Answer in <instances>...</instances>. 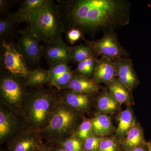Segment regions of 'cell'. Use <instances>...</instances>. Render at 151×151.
Segmentation results:
<instances>
[{
	"label": "cell",
	"mask_w": 151,
	"mask_h": 151,
	"mask_svg": "<svg viewBox=\"0 0 151 151\" xmlns=\"http://www.w3.org/2000/svg\"><path fill=\"white\" fill-rule=\"evenodd\" d=\"M60 14L64 26L93 33L113 29L129 22L130 5L123 0L59 1Z\"/></svg>",
	"instance_id": "cell-1"
},
{
	"label": "cell",
	"mask_w": 151,
	"mask_h": 151,
	"mask_svg": "<svg viewBox=\"0 0 151 151\" xmlns=\"http://www.w3.org/2000/svg\"><path fill=\"white\" fill-rule=\"evenodd\" d=\"M35 88L28 91L20 116L26 129L39 132L48 125L60 100L58 91L42 86Z\"/></svg>",
	"instance_id": "cell-2"
},
{
	"label": "cell",
	"mask_w": 151,
	"mask_h": 151,
	"mask_svg": "<svg viewBox=\"0 0 151 151\" xmlns=\"http://www.w3.org/2000/svg\"><path fill=\"white\" fill-rule=\"evenodd\" d=\"M29 28L40 41L47 44L63 41L62 34L65 27L62 21L58 6L54 1L46 0L35 10L27 22Z\"/></svg>",
	"instance_id": "cell-3"
},
{
	"label": "cell",
	"mask_w": 151,
	"mask_h": 151,
	"mask_svg": "<svg viewBox=\"0 0 151 151\" xmlns=\"http://www.w3.org/2000/svg\"><path fill=\"white\" fill-rule=\"evenodd\" d=\"M80 114L60 101L55 108L48 125L39 133L43 140L50 145L75 136Z\"/></svg>",
	"instance_id": "cell-4"
},
{
	"label": "cell",
	"mask_w": 151,
	"mask_h": 151,
	"mask_svg": "<svg viewBox=\"0 0 151 151\" xmlns=\"http://www.w3.org/2000/svg\"><path fill=\"white\" fill-rule=\"evenodd\" d=\"M25 79L1 72L0 79L1 104L19 115L28 91Z\"/></svg>",
	"instance_id": "cell-5"
},
{
	"label": "cell",
	"mask_w": 151,
	"mask_h": 151,
	"mask_svg": "<svg viewBox=\"0 0 151 151\" xmlns=\"http://www.w3.org/2000/svg\"><path fill=\"white\" fill-rule=\"evenodd\" d=\"M1 65L2 71L24 79L30 72L17 43L7 40L1 42Z\"/></svg>",
	"instance_id": "cell-6"
},
{
	"label": "cell",
	"mask_w": 151,
	"mask_h": 151,
	"mask_svg": "<svg viewBox=\"0 0 151 151\" xmlns=\"http://www.w3.org/2000/svg\"><path fill=\"white\" fill-rule=\"evenodd\" d=\"M84 40L86 44L93 50L97 55L106 57L115 60L127 58L129 55L121 45L113 29L106 32L103 37L98 40Z\"/></svg>",
	"instance_id": "cell-7"
},
{
	"label": "cell",
	"mask_w": 151,
	"mask_h": 151,
	"mask_svg": "<svg viewBox=\"0 0 151 151\" xmlns=\"http://www.w3.org/2000/svg\"><path fill=\"white\" fill-rule=\"evenodd\" d=\"M19 33L17 44L27 65H37L43 55V47L39 40L29 27L19 31Z\"/></svg>",
	"instance_id": "cell-8"
},
{
	"label": "cell",
	"mask_w": 151,
	"mask_h": 151,
	"mask_svg": "<svg viewBox=\"0 0 151 151\" xmlns=\"http://www.w3.org/2000/svg\"><path fill=\"white\" fill-rule=\"evenodd\" d=\"M26 129L20 116L1 104L0 143H9L22 130Z\"/></svg>",
	"instance_id": "cell-9"
},
{
	"label": "cell",
	"mask_w": 151,
	"mask_h": 151,
	"mask_svg": "<svg viewBox=\"0 0 151 151\" xmlns=\"http://www.w3.org/2000/svg\"><path fill=\"white\" fill-rule=\"evenodd\" d=\"M8 143V151H36L44 143L39 132L24 129Z\"/></svg>",
	"instance_id": "cell-10"
},
{
	"label": "cell",
	"mask_w": 151,
	"mask_h": 151,
	"mask_svg": "<svg viewBox=\"0 0 151 151\" xmlns=\"http://www.w3.org/2000/svg\"><path fill=\"white\" fill-rule=\"evenodd\" d=\"M114 61L117 76L119 81L131 91L134 89L139 81L134 69L132 60L127 58H122Z\"/></svg>",
	"instance_id": "cell-11"
},
{
	"label": "cell",
	"mask_w": 151,
	"mask_h": 151,
	"mask_svg": "<svg viewBox=\"0 0 151 151\" xmlns=\"http://www.w3.org/2000/svg\"><path fill=\"white\" fill-rule=\"evenodd\" d=\"M60 100L73 110L81 113L89 111L91 107L92 94H84L65 89L58 92Z\"/></svg>",
	"instance_id": "cell-12"
},
{
	"label": "cell",
	"mask_w": 151,
	"mask_h": 151,
	"mask_svg": "<svg viewBox=\"0 0 151 151\" xmlns=\"http://www.w3.org/2000/svg\"><path fill=\"white\" fill-rule=\"evenodd\" d=\"M43 55L50 65L62 61L72 62L70 47L64 42L47 44L43 49Z\"/></svg>",
	"instance_id": "cell-13"
},
{
	"label": "cell",
	"mask_w": 151,
	"mask_h": 151,
	"mask_svg": "<svg viewBox=\"0 0 151 151\" xmlns=\"http://www.w3.org/2000/svg\"><path fill=\"white\" fill-rule=\"evenodd\" d=\"M117 76L116 65L113 59L102 56L98 59L92 79L99 83L108 84Z\"/></svg>",
	"instance_id": "cell-14"
},
{
	"label": "cell",
	"mask_w": 151,
	"mask_h": 151,
	"mask_svg": "<svg viewBox=\"0 0 151 151\" xmlns=\"http://www.w3.org/2000/svg\"><path fill=\"white\" fill-rule=\"evenodd\" d=\"M99 89V84L92 79L73 73V77L65 89H70L77 93L92 94L98 92Z\"/></svg>",
	"instance_id": "cell-15"
},
{
	"label": "cell",
	"mask_w": 151,
	"mask_h": 151,
	"mask_svg": "<svg viewBox=\"0 0 151 151\" xmlns=\"http://www.w3.org/2000/svg\"><path fill=\"white\" fill-rule=\"evenodd\" d=\"M46 0H26L22 4L18 11L10 15L17 24L27 22L35 10L41 6Z\"/></svg>",
	"instance_id": "cell-16"
},
{
	"label": "cell",
	"mask_w": 151,
	"mask_h": 151,
	"mask_svg": "<svg viewBox=\"0 0 151 151\" xmlns=\"http://www.w3.org/2000/svg\"><path fill=\"white\" fill-rule=\"evenodd\" d=\"M92 132L98 136L111 134L114 131L111 117L107 114L97 113L92 120Z\"/></svg>",
	"instance_id": "cell-17"
},
{
	"label": "cell",
	"mask_w": 151,
	"mask_h": 151,
	"mask_svg": "<svg viewBox=\"0 0 151 151\" xmlns=\"http://www.w3.org/2000/svg\"><path fill=\"white\" fill-rule=\"evenodd\" d=\"M142 129L139 124H135L126 136L122 146L127 150L140 146L146 145Z\"/></svg>",
	"instance_id": "cell-18"
},
{
	"label": "cell",
	"mask_w": 151,
	"mask_h": 151,
	"mask_svg": "<svg viewBox=\"0 0 151 151\" xmlns=\"http://www.w3.org/2000/svg\"><path fill=\"white\" fill-rule=\"evenodd\" d=\"M109 92L120 105L129 103L131 100V90L115 78L107 84Z\"/></svg>",
	"instance_id": "cell-19"
},
{
	"label": "cell",
	"mask_w": 151,
	"mask_h": 151,
	"mask_svg": "<svg viewBox=\"0 0 151 151\" xmlns=\"http://www.w3.org/2000/svg\"><path fill=\"white\" fill-rule=\"evenodd\" d=\"M120 104L107 89H104L97 100L99 111L103 114H113L118 111Z\"/></svg>",
	"instance_id": "cell-20"
},
{
	"label": "cell",
	"mask_w": 151,
	"mask_h": 151,
	"mask_svg": "<svg viewBox=\"0 0 151 151\" xmlns=\"http://www.w3.org/2000/svg\"><path fill=\"white\" fill-rule=\"evenodd\" d=\"M118 121L119 123L116 133L121 138L126 137L130 130L136 124L134 114L130 109H127L122 111L119 114Z\"/></svg>",
	"instance_id": "cell-21"
},
{
	"label": "cell",
	"mask_w": 151,
	"mask_h": 151,
	"mask_svg": "<svg viewBox=\"0 0 151 151\" xmlns=\"http://www.w3.org/2000/svg\"><path fill=\"white\" fill-rule=\"evenodd\" d=\"M48 70H45L42 68L38 67L32 71H30L25 79L27 86L38 87L47 84L48 81Z\"/></svg>",
	"instance_id": "cell-22"
},
{
	"label": "cell",
	"mask_w": 151,
	"mask_h": 151,
	"mask_svg": "<svg viewBox=\"0 0 151 151\" xmlns=\"http://www.w3.org/2000/svg\"><path fill=\"white\" fill-rule=\"evenodd\" d=\"M96 55L94 53L85 60L78 63L75 70V74L84 76L89 78L93 76L98 60Z\"/></svg>",
	"instance_id": "cell-23"
},
{
	"label": "cell",
	"mask_w": 151,
	"mask_h": 151,
	"mask_svg": "<svg viewBox=\"0 0 151 151\" xmlns=\"http://www.w3.org/2000/svg\"><path fill=\"white\" fill-rule=\"evenodd\" d=\"M72 62L79 63L94 54L91 47L87 45H79L69 47Z\"/></svg>",
	"instance_id": "cell-24"
},
{
	"label": "cell",
	"mask_w": 151,
	"mask_h": 151,
	"mask_svg": "<svg viewBox=\"0 0 151 151\" xmlns=\"http://www.w3.org/2000/svg\"><path fill=\"white\" fill-rule=\"evenodd\" d=\"M17 22L10 15L1 18L0 19V37L1 40H6L7 38L13 33L14 25Z\"/></svg>",
	"instance_id": "cell-25"
},
{
	"label": "cell",
	"mask_w": 151,
	"mask_h": 151,
	"mask_svg": "<svg viewBox=\"0 0 151 151\" xmlns=\"http://www.w3.org/2000/svg\"><path fill=\"white\" fill-rule=\"evenodd\" d=\"M70 70L68 63L66 61H62L50 65L48 70L49 74L47 85L49 86L53 80Z\"/></svg>",
	"instance_id": "cell-26"
},
{
	"label": "cell",
	"mask_w": 151,
	"mask_h": 151,
	"mask_svg": "<svg viewBox=\"0 0 151 151\" xmlns=\"http://www.w3.org/2000/svg\"><path fill=\"white\" fill-rule=\"evenodd\" d=\"M55 145L60 146L67 151H84L83 141L75 136L58 142Z\"/></svg>",
	"instance_id": "cell-27"
},
{
	"label": "cell",
	"mask_w": 151,
	"mask_h": 151,
	"mask_svg": "<svg viewBox=\"0 0 151 151\" xmlns=\"http://www.w3.org/2000/svg\"><path fill=\"white\" fill-rule=\"evenodd\" d=\"M92 120L84 119L82 122L78 125L76 132L75 136L79 139L84 142L92 134Z\"/></svg>",
	"instance_id": "cell-28"
},
{
	"label": "cell",
	"mask_w": 151,
	"mask_h": 151,
	"mask_svg": "<svg viewBox=\"0 0 151 151\" xmlns=\"http://www.w3.org/2000/svg\"><path fill=\"white\" fill-rule=\"evenodd\" d=\"M118 142L115 138L102 139L98 151H118Z\"/></svg>",
	"instance_id": "cell-29"
},
{
	"label": "cell",
	"mask_w": 151,
	"mask_h": 151,
	"mask_svg": "<svg viewBox=\"0 0 151 151\" xmlns=\"http://www.w3.org/2000/svg\"><path fill=\"white\" fill-rule=\"evenodd\" d=\"M102 139L92 134L83 142L84 151H98Z\"/></svg>",
	"instance_id": "cell-30"
},
{
	"label": "cell",
	"mask_w": 151,
	"mask_h": 151,
	"mask_svg": "<svg viewBox=\"0 0 151 151\" xmlns=\"http://www.w3.org/2000/svg\"><path fill=\"white\" fill-rule=\"evenodd\" d=\"M66 36L68 42L71 44H73L82 37V32L76 28H70L66 33Z\"/></svg>",
	"instance_id": "cell-31"
},
{
	"label": "cell",
	"mask_w": 151,
	"mask_h": 151,
	"mask_svg": "<svg viewBox=\"0 0 151 151\" xmlns=\"http://www.w3.org/2000/svg\"><path fill=\"white\" fill-rule=\"evenodd\" d=\"M10 4L8 1L1 0L0 1V12L1 13L5 12L8 10Z\"/></svg>",
	"instance_id": "cell-32"
},
{
	"label": "cell",
	"mask_w": 151,
	"mask_h": 151,
	"mask_svg": "<svg viewBox=\"0 0 151 151\" xmlns=\"http://www.w3.org/2000/svg\"><path fill=\"white\" fill-rule=\"evenodd\" d=\"M147 145L148 144H147L146 145L140 146V147H137L131 149V150H128L127 151H149L148 147L147 149L146 148V147H147Z\"/></svg>",
	"instance_id": "cell-33"
},
{
	"label": "cell",
	"mask_w": 151,
	"mask_h": 151,
	"mask_svg": "<svg viewBox=\"0 0 151 151\" xmlns=\"http://www.w3.org/2000/svg\"><path fill=\"white\" fill-rule=\"evenodd\" d=\"M40 151H52V146L47 144H45L43 147L40 149Z\"/></svg>",
	"instance_id": "cell-34"
},
{
	"label": "cell",
	"mask_w": 151,
	"mask_h": 151,
	"mask_svg": "<svg viewBox=\"0 0 151 151\" xmlns=\"http://www.w3.org/2000/svg\"><path fill=\"white\" fill-rule=\"evenodd\" d=\"M54 146H52V151H67L63 148H62L60 146L58 145H53Z\"/></svg>",
	"instance_id": "cell-35"
},
{
	"label": "cell",
	"mask_w": 151,
	"mask_h": 151,
	"mask_svg": "<svg viewBox=\"0 0 151 151\" xmlns=\"http://www.w3.org/2000/svg\"><path fill=\"white\" fill-rule=\"evenodd\" d=\"M148 144V150L149 151H151L150 150V145H149V143H147Z\"/></svg>",
	"instance_id": "cell-36"
},
{
	"label": "cell",
	"mask_w": 151,
	"mask_h": 151,
	"mask_svg": "<svg viewBox=\"0 0 151 151\" xmlns=\"http://www.w3.org/2000/svg\"><path fill=\"white\" fill-rule=\"evenodd\" d=\"M149 145H150V150L151 151V143L150 142H149Z\"/></svg>",
	"instance_id": "cell-37"
},
{
	"label": "cell",
	"mask_w": 151,
	"mask_h": 151,
	"mask_svg": "<svg viewBox=\"0 0 151 151\" xmlns=\"http://www.w3.org/2000/svg\"><path fill=\"white\" fill-rule=\"evenodd\" d=\"M40 150H38L36 151H40Z\"/></svg>",
	"instance_id": "cell-38"
},
{
	"label": "cell",
	"mask_w": 151,
	"mask_h": 151,
	"mask_svg": "<svg viewBox=\"0 0 151 151\" xmlns=\"http://www.w3.org/2000/svg\"></svg>",
	"instance_id": "cell-39"
}]
</instances>
